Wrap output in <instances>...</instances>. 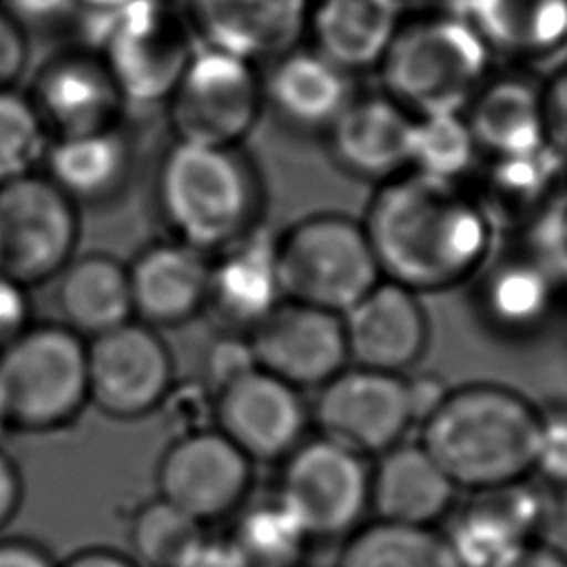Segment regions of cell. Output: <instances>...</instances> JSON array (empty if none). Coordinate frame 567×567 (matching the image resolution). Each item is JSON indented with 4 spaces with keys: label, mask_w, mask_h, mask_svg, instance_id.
Listing matches in <instances>:
<instances>
[{
    "label": "cell",
    "mask_w": 567,
    "mask_h": 567,
    "mask_svg": "<svg viewBox=\"0 0 567 567\" xmlns=\"http://www.w3.org/2000/svg\"><path fill=\"white\" fill-rule=\"evenodd\" d=\"M31 40L24 22L0 7V89H16L29 69Z\"/></svg>",
    "instance_id": "cell-39"
},
{
    "label": "cell",
    "mask_w": 567,
    "mask_h": 567,
    "mask_svg": "<svg viewBox=\"0 0 567 567\" xmlns=\"http://www.w3.org/2000/svg\"><path fill=\"white\" fill-rule=\"evenodd\" d=\"M179 142L241 146L266 113L259 64L197 47L164 102Z\"/></svg>",
    "instance_id": "cell-8"
},
{
    "label": "cell",
    "mask_w": 567,
    "mask_h": 567,
    "mask_svg": "<svg viewBox=\"0 0 567 567\" xmlns=\"http://www.w3.org/2000/svg\"><path fill=\"white\" fill-rule=\"evenodd\" d=\"M250 458L217 427L179 434L157 465L159 496L202 525L241 507Z\"/></svg>",
    "instance_id": "cell-14"
},
{
    "label": "cell",
    "mask_w": 567,
    "mask_h": 567,
    "mask_svg": "<svg viewBox=\"0 0 567 567\" xmlns=\"http://www.w3.org/2000/svg\"><path fill=\"white\" fill-rule=\"evenodd\" d=\"M538 91L545 148L567 166V66L549 75Z\"/></svg>",
    "instance_id": "cell-38"
},
{
    "label": "cell",
    "mask_w": 567,
    "mask_h": 567,
    "mask_svg": "<svg viewBox=\"0 0 567 567\" xmlns=\"http://www.w3.org/2000/svg\"><path fill=\"white\" fill-rule=\"evenodd\" d=\"M494 235L520 237L545 224L556 228L567 199V166L545 146L514 157H492L476 190Z\"/></svg>",
    "instance_id": "cell-20"
},
{
    "label": "cell",
    "mask_w": 567,
    "mask_h": 567,
    "mask_svg": "<svg viewBox=\"0 0 567 567\" xmlns=\"http://www.w3.org/2000/svg\"><path fill=\"white\" fill-rule=\"evenodd\" d=\"M49 137L120 128L128 109L95 47H66L47 55L27 91Z\"/></svg>",
    "instance_id": "cell-13"
},
{
    "label": "cell",
    "mask_w": 567,
    "mask_h": 567,
    "mask_svg": "<svg viewBox=\"0 0 567 567\" xmlns=\"http://www.w3.org/2000/svg\"><path fill=\"white\" fill-rule=\"evenodd\" d=\"M478 308L489 328L525 337L540 330L556 308V284L536 255L518 252L485 264Z\"/></svg>",
    "instance_id": "cell-28"
},
{
    "label": "cell",
    "mask_w": 567,
    "mask_h": 567,
    "mask_svg": "<svg viewBox=\"0 0 567 567\" xmlns=\"http://www.w3.org/2000/svg\"><path fill=\"white\" fill-rule=\"evenodd\" d=\"M22 503V476L11 456L0 450V529L16 516Z\"/></svg>",
    "instance_id": "cell-46"
},
{
    "label": "cell",
    "mask_w": 567,
    "mask_h": 567,
    "mask_svg": "<svg viewBox=\"0 0 567 567\" xmlns=\"http://www.w3.org/2000/svg\"><path fill=\"white\" fill-rule=\"evenodd\" d=\"M554 237H556V244L563 252V259L567 261V199L563 204V210L558 215V221H556V228H554Z\"/></svg>",
    "instance_id": "cell-50"
},
{
    "label": "cell",
    "mask_w": 567,
    "mask_h": 567,
    "mask_svg": "<svg viewBox=\"0 0 567 567\" xmlns=\"http://www.w3.org/2000/svg\"><path fill=\"white\" fill-rule=\"evenodd\" d=\"M396 2H399V4H401V2H405V0H396Z\"/></svg>",
    "instance_id": "cell-52"
},
{
    "label": "cell",
    "mask_w": 567,
    "mask_h": 567,
    "mask_svg": "<svg viewBox=\"0 0 567 567\" xmlns=\"http://www.w3.org/2000/svg\"><path fill=\"white\" fill-rule=\"evenodd\" d=\"M215 423L250 461H277L303 441L308 410L295 385L255 368L217 390Z\"/></svg>",
    "instance_id": "cell-18"
},
{
    "label": "cell",
    "mask_w": 567,
    "mask_h": 567,
    "mask_svg": "<svg viewBox=\"0 0 567 567\" xmlns=\"http://www.w3.org/2000/svg\"><path fill=\"white\" fill-rule=\"evenodd\" d=\"M264 97L266 111L284 126L326 135L354 93L348 71L312 47H297L270 62L264 73Z\"/></svg>",
    "instance_id": "cell-22"
},
{
    "label": "cell",
    "mask_w": 567,
    "mask_h": 567,
    "mask_svg": "<svg viewBox=\"0 0 567 567\" xmlns=\"http://www.w3.org/2000/svg\"><path fill=\"white\" fill-rule=\"evenodd\" d=\"M128 538L140 567H173L204 538V525L157 496L135 509Z\"/></svg>",
    "instance_id": "cell-34"
},
{
    "label": "cell",
    "mask_w": 567,
    "mask_h": 567,
    "mask_svg": "<svg viewBox=\"0 0 567 567\" xmlns=\"http://www.w3.org/2000/svg\"><path fill=\"white\" fill-rule=\"evenodd\" d=\"M259 368L250 348L248 339L241 337H224L219 341H215V346L208 352L206 359V377L210 381V385L217 390H221L224 385L233 383L235 379L248 374L250 370Z\"/></svg>",
    "instance_id": "cell-40"
},
{
    "label": "cell",
    "mask_w": 567,
    "mask_h": 567,
    "mask_svg": "<svg viewBox=\"0 0 567 567\" xmlns=\"http://www.w3.org/2000/svg\"><path fill=\"white\" fill-rule=\"evenodd\" d=\"M228 540L246 567H299L312 543L277 492L246 505Z\"/></svg>",
    "instance_id": "cell-33"
},
{
    "label": "cell",
    "mask_w": 567,
    "mask_h": 567,
    "mask_svg": "<svg viewBox=\"0 0 567 567\" xmlns=\"http://www.w3.org/2000/svg\"><path fill=\"white\" fill-rule=\"evenodd\" d=\"M4 2H7V9L16 13L22 22L51 18L71 7V0H4Z\"/></svg>",
    "instance_id": "cell-48"
},
{
    "label": "cell",
    "mask_w": 567,
    "mask_h": 567,
    "mask_svg": "<svg viewBox=\"0 0 567 567\" xmlns=\"http://www.w3.org/2000/svg\"><path fill=\"white\" fill-rule=\"evenodd\" d=\"M248 341L257 365L297 390L321 388L350 363L341 315L292 299L259 321Z\"/></svg>",
    "instance_id": "cell-15"
},
{
    "label": "cell",
    "mask_w": 567,
    "mask_h": 567,
    "mask_svg": "<svg viewBox=\"0 0 567 567\" xmlns=\"http://www.w3.org/2000/svg\"><path fill=\"white\" fill-rule=\"evenodd\" d=\"M179 9L197 47L270 64L301 47L312 0H182Z\"/></svg>",
    "instance_id": "cell-16"
},
{
    "label": "cell",
    "mask_w": 567,
    "mask_h": 567,
    "mask_svg": "<svg viewBox=\"0 0 567 567\" xmlns=\"http://www.w3.org/2000/svg\"><path fill=\"white\" fill-rule=\"evenodd\" d=\"M128 268L133 317L146 326H179L206 308V252L179 241H159L142 250Z\"/></svg>",
    "instance_id": "cell-25"
},
{
    "label": "cell",
    "mask_w": 567,
    "mask_h": 567,
    "mask_svg": "<svg viewBox=\"0 0 567 567\" xmlns=\"http://www.w3.org/2000/svg\"><path fill=\"white\" fill-rule=\"evenodd\" d=\"M58 306L80 337H97L133 319L128 268L104 252L73 257L58 275Z\"/></svg>",
    "instance_id": "cell-30"
},
{
    "label": "cell",
    "mask_w": 567,
    "mask_h": 567,
    "mask_svg": "<svg viewBox=\"0 0 567 567\" xmlns=\"http://www.w3.org/2000/svg\"><path fill=\"white\" fill-rule=\"evenodd\" d=\"M419 427V443L458 489L485 492L534 476L540 410L505 383L450 388Z\"/></svg>",
    "instance_id": "cell-2"
},
{
    "label": "cell",
    "mask_w": 567,
    "mask_h": 567,
    "mask_svg": "<svg viewBox=\"0 0 567 567\" xmlns=\"http://www.w3.org/2000/svg\"><path fill=\"white\" fill-rule=\"evenodd\" d=\"M42 164L44 175L75 204L104 202L126 182L131 148L122 128L55 137Z\"/></svg>",
    "instance_id": "cell-31"
},
{
    "label": "cell",
    "mask_w": 567,
    "mask_h": 567,
    "mask_svg": "<svg viewBox=\"0 0 567 567\" xmlns=\"http://www.w3.org/2000/svg\"><path fill=\"white\" fill-rule=\"evenodd\" d=\"M465 122L478 153L514 157L545 146L540 91L520 78H496L483 82L465 106Z\"/></svg>",
    "instance_id": "cell-29"
},
{
    "label": "cell",
    "mask_w": 567,
    "mask_h": 567,
    "mask_svg": "<svg viewBox=\"0 0 567 567\" xmlns=\"http://www.w3.org/2000/svg\"><path fill=\"white\" fill-rule=\"evenodd\" d=\"M551 487L532 476L505 487L472 492L443 534L463 567H492L512 549L543 538L551 520Z\"/></svg>",
    "instance_id": "cell-17"
},
{
    "label": "cell",
    "mask_w": 567,
    "mask_h": 567,
    "mask_svg": "<svg viewBox=\"0 0 567 567\" xmlns=\"http://www.w3.org/2000/svg\"><path fill=\"white\" fill-rule=\"evenodd\" d=\"M456 492L419 441H401L370 465V514L379 520L436 527L454 509Z\"/></svg>",
    "instance_id": "cell-24"
},
{
    "label": "cell",
    "mask_w": 567,
    "mask_h": 567,
    "mask_svg": "<svg viewBox=\"0 0 567 567\" xmlns=\"http://www.w3.org/2000/svg\"><path fill=\"white\" fill-rule=\"evenodd\" d=\"M492 567H567V551L538 538L512 549Z\"/></svg>",
    "instance_id": "cell-44"
},
{
    "label": "cell",
    "mask_w": 567,
    "mask_h": 567,
    "mask_svg": "<svg viewBox=\"0 0 567 567\" xmlns=\"http://www.w3.org/2000/svg\"><path fill=\"white\" fill-rule=\"evenodd\" d=\"M312 416L321 436L365 458L401 443L414 425L405 374L352 363L319 388Z\"/></svg>",
    "instance_id": "cell-12"
},
{
    "label": "cell",
    "mask_w": 567,
    "mask_h": 567,
    "mask_svg": "<svg viewBox=\"0 0 567 567\" xmlns=\"http://www.w3.org/2000/svg\"><path fill=\"white\" fill-rule=\"evenodd\" d=\"M489 53L536 62L567 44V0H458Z\"/></svg>",
    "instance_id": "cell-26"
},
{
    "label": "cell",
    "mask_w": 567,
    "mask_h": 567,
    "mask_svg": "<svg viewBox=\"0 0 567 567\" xmlns=\"http://www.w3.org/2000/svg\"><path fill=\"white\" fill-rule=\"evenodd\" d=\"M337 567H463L439 527L365 520L346 540Z\"/></svg>",
    "instance_id": "cell-32"
},
{
    "label": "cell",
    "mask_w": 567,
    "mask_h": 567,
    "mask_svg": "<svg viewBox=\"0 0 567 567\" xmlns=\"http://www.w3.org/2000/svg\"><path fill=\"white\" fill-rule=\"evenodd\" d=\"M275 248L284 299L343 315L381 279L361 219L346 213L301 217L277 235Z\"/></svg>",
    "instance_id": "cell-5"
},
{
    "label": "cell",
    "mask_w": 567,
    "mask_h": 567,
    "mask_svg": "<svg viewBox=\"0 0 567 567\" xmlns=\"http://www.w3.org/2000/svg\"><path fill=\"white\" fill-rule=\"evenodd\" d=\"M29 286L0 272V352L31 326Z\"/></svg>",
    "instance_id": "cell-41"
},
{
    "label": "cell",
    "mask_w": 567,
    "mask_h": 567,
    "mask_svg": "<svg viewBox=\"0 0 567 567\" xmlns=\"http://www.w3.org/2000/svg\"><path fill=\"white\" fill-rule=\"evenodd\" d=\"M478 148L463 113H434L414 117L410 168L461 182L472 171Z\"/></svg>",
    "instance_id": "cell-35"
},
{
    "label": "cell",
    "mask_w": 567,
    "mask_h": 567,
    "mask_svg": "<svg viewBox=\"0 0 567 567\" xmlns=\"http://www.w3.org/2000/svg\"><path fill=\"white\" fill-rule=\"evenodd\" d=\"M341 319L352 365L405 374L430 343L421 295L388 279H379Z\"/></svg>",
    "instance_id": "cell-19"
},
{
    "label": "cell",
    "mask_w": 567,
    "mask_h": 567,
    "mask_svg": "<svg viewBox=\"0 0 567 567\" xmlns=\"http://www.w3.org/2000/svg\"><path fill=\"white\" fill-rule=\"evenodd\" d=\"M89 403L113 419L157 410L175 383L173 357L153 326L131 319L86 343Z\"/></svg>",
    "instance_id": "cell-11"
},
{
    "label": "cell",
    "mask_w": 567,
    "mask_h": 567,
    "mask_svg": "<svg viewBox=\"0 0 567 567\" xmlns=\"http://www.w3.org/2000/svg\"><path fill=\"white\" fill-rule=\"evenodd\" d=\"M51 137L27 93L0 89V186L35 173Z\"/></svg>",
    "instance_id": "cell-36"
},
{
    "label": "cell",
    "mask_w": 567,
    "mask_h": 567,
    "mask_svg": "<svg viewBox=\"0 0 567 567\" xmlns=\"http://www.w3.org/2000/svg\"><path fill=\"white\" fill-rule=\"evenodd\" d=\"M492 53L458 13L401 22L379 71L385 95L414 117L463 113L483 86Z\"/></svg>",
    "instance_id": "cell-4"
},
{
    "label": "cell",
    "mask_w": 567,
    "mask_h": 567,
    "mask_svg": "<svg viewBox=\"0 0 567 567\" xmlns=\"http://www.w3.org/2000/svg\"><path fill=\"white\" fill-rule=\"evenodd\" d=\"M414 115L390 95H354L326 131L332 162L348 175L383 184L410 168Z\"/></svg>",
    "instance_id": "cell-21"
},
{
    "label": "cell",
    "mask_w": 567,
    "mask_h": 567,
    "mask_svg": "<svg viewBox=\"0 0 567 567\" xmlns=\"http://www.w3.org/2000/svg\"><path fill=\"white\" fill-rule=\"evenodd\" d=\"M275 239L257 226L210 261L206 308L228 328L252 330L284 301Z\"/></svg>",
    "instance_id": "cell-23"
},
{
    "label": "cell",
    "mask_w": 567,
    "mask_h": 567,
    "mask_svg": "<svg viewBox=\"0 0 567 567\" xmlns=\"http://www.w3.org/2000/svg\"><path fill=\"white\" fill-rule=\"evenodd\" d=\"M401 24L396 0H312L308 31L312 49L341 66H379Z\"/></svg>",
    "instance_id": "cell-27"
},
{
    "label": "cell",
    "mask_w": 567,
    "mask_h": 567,
    "mask_svg": "<svg viewBox=\"0 0 567 567\" xmlns=\"http://www.w3.org/2000/svg\"><path fill=\"white\" fill-rule=\"evenodd\" d=\"M135 0H71V7L80 9L89 20L111 16L124 7H128Z\"/></svg>",
    "instance_id": "cell-49"
},
{
    "label": "cell",
    "mask_w": 567,
    "mask_h": 567,
    "mask_svg": "<svg viewBox=\"0 0 567 567\" xmlns=\"http://www.w3.org/2000/svg\"><path fill=\"white\" fill-rule=\"evenodd\" d=\"M58 567H140L133 556L111 547H84L71 554Z\"/></svg>",
    "instance_id": "cell-47"
},
{
    "label": "cell",
    "mask_w": 567,
    "mask_h": 567,
    "mask_svg": "<svg viewBox=\"0 0 567 567\" xmlns=\"http://www.w3.org/2000/svg\"><path fill=\"white\" fill-rule=\"evenodd\" d=\"M0 567H58L51 554L33 540H0Z\"/></svg>",
    "instance_id": "cell-45"
},
{
    "label": "cell",
    "mask_w": 567,
    "mask_h": 567,
    "mask_svg": "<svg viewBox=\"0 0 567 567\" xmlns=\"http://www.w3.org/2000/svg\"><path fill=\"white\" fill-rule=\"evenodd\" d=\"M173 567H246L239 551L228 538H202Z\"/></svg>",
    "instance_id": "cell-43"
},
{
    "label": "cell",
    "mask_w": 567,
    "mask_h": 567,
    "mask_svg": "<svg viewBox=\"0 0 567 567\" xmlns=\"http://www.w3.org/2000/svg\"><path fill=\"white\" fill-rule=\"evenodd\" d=\"M447 390L450 385H445L441 377L432 372L405 377V392H408V403H410V414L414 425L425 421L436 410V405L443 401Z\"/></svg>",
    "instance_id": "cell-42"
},
{
    "label": "cell",
    "mask_w": 567,
    "mask_h": 567,
    "mask_svg": "<svg viewBox=\"0 0 567 567\" xmlns=\"http://www.w3.org/2000/svg\"><path fill=\"white\" fill-rule=\"evenodd\" d=\"M540 410L534 474L551 489H567V403H547Z\"/></svg>",
    "instance_id": "cell-37"
},
{
    "label": "cell",
    "mask_w": 567,
    "mask_h": 567,
    "mask_svg": "<svg viewBox=\"0 0 567 567\" xmlns=\"http://www.w3.org/2000/svg\"><path fill=\"white\" fill-rule=\"evenodd\" d=\"M7 430H11V427H9V421H7V414H4L2 401H0V436H2Z\"/></svg>",
    "instance_id": "cell-51"
},
{
    "label": "cell",
    "mask_w": 567,
    "mask_h": 567,
    "mask_svg": "<svg viewBox=\"0 0 567 567\" xmlns=\"http://www.w3.org/2000/svg\"><path fill=\"white\" fill-rule=\"evenodd\" d=\"M259 177L239 146L179 142L157 171V206L173 239L217 252L257 228Z\"/></svg>",
    "instance_id": "cell-3"
},
{
    "label": "cell",
    "mask_w": 567,
    "mask_h": 567,
    "mask_svg": "<svg viewBox=\"0 0 567 567\" xmlns=\"http://www.w3.org/2000/svg\"><path fill=\"white\" fill-rule=\"evenodd\" d=\"M0 401L9 427L53 430L89 403L86 341L64 323H31L0 352Z\"/></svg>",
    "instance_id": "cell-6"
},
{
    "label": "cell",
    "mask_w": 567,
    "mask_h": 567,
    "mask_svg": "<svg viewBox=\"0 0 567 567\" xmlns=\"http://www.w3.org/2000/svg\"><path fill=\"white\" fill-rule=\"evenodd\" d=\"M361 224L381 279L416 295L472 281L496 239L472 190L412 168L377 184Z\"/></svg>",
    "instance_id": "cell-1"
},
{
    "label": "cell",
    "mask_w": 567,
    "mask_h": 567,
    "mask_svg": "<svg viewBox=\"0 0 567 567\" xmlns=\"http://www.w3.org/2000/svg\"><path fill=\"white\" fill-rule=\"evenodd\" d=\"M93 20L97 31L89 44L106 62L126 104H164L197 49L179 4L135 0Z\"/></svg>",
    "instance_id": "cell-7"
},
{
    "label": "cell",
    "mask_w": 567,
    "mask_h": 567,
    "mask_svg": "<svg viewBox=\"0 0 567 567\" xmlns=\"http://www.w3.org/2000/svg\"><path fill=\"white\" fill-rule=\"evenodd\" d=\"M277 494L312 543L346 540L370 514V463L319 434L284 458Z\"/></svg>",
    "instance_id": "cell-9"
},
{
    "label": "cell",
    "mask_w": 567,
    "mask_h": 567,
    "mask_svg": "<svg viewBox=\"0 0 567 567\" xmlns=\"http://www.w3.org/2000/svg\"><path fill=\"white\" fill-rule=\"evenodd\" d=\"M78 208L44 173L0 186V272L24 286L58 277L73 259Z\"/></svg>",
    "instance_id": "cell-10"
}]
</instances>
